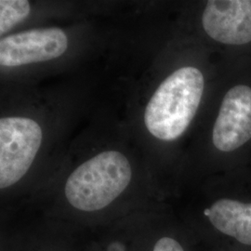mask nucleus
<instances>
[{"instance_id": "nucleus-1", "label": "nucleus", "mask_w": 251, "mask_h": 251, "mask_svg": "<svg viewBox=\"0 0 251 251\" xmlns=\"http://www.w3.org/2000/svg\"><path fill=\"white\" fill-rule=\"evenodd\" d=\"M204 88V75L196 67L186 66L172 73L145 108L144 123L148 131L161 141L177 140L196 116Z\"/></svg>"}, {"instance_id": "nucleus-2", "label": "nucleus", "mask_w": 251, "mask_h": 251, "mask_svg": "<svg viewBox=\"0 0 251 251\" xmlns=\"http://www.w3.org/2000/svg\"><path fill=\"white\" fill-rule=\"evenodd\" d=\"M131 165L122 152H100L69 175L64 195L74 208L96 212L111 205L129 185Z\"/></svg>"}, {"instance_id": "nucleus-3", "label": "nucleus", "mask_w": 251, "mask_h": 251, "mask_svg": "<svg viewBox=\"0 0 251 251\" xmlns=\"http://www.w3.org/2000/svg\"><path fill=\"white\" fill-rule=\"evenodd\" d=\"M42 143V129L35 120L23 117L0 120V188H9L31 168Z\"/></svg>"}, {"instance_id": "nucleus-4", "label": "nucleus", "mask_w": 251, "mask_h": 251, "mask_svg": "<svg viewBox=\"0 0 251 251\" xmlns=\"http://www.w3.org/2000/svg\"><path fill=\"white\" fill-rule=\"evenodd\" d=\"M68 38L62 29L39 28L10 35L0 41V64L17 67L51 61L67 50Z\"/></svg>"}, {"instance_id": "nucleus-5", "label": "nucleus", "mask_w": 251, "mask_h": 251, "mask_svg": "<svg viewBox=\"0 0 251 251\" xmlns=\"http://www.w3.org/2000/svg\"><path fill=\"white\" fill-rule=\"evenodd\" d=\"M251 139V88L234 86L225 94L213 127L212 142L222 152H232Z\"/></svg>"}, {"instance_id": "nucleus-6", "label": "nucleus", "mask_w": 251, "mask_h": 251, "mask_svg": "<svg viewBox=\"0 0 251 251\" xmlns=\"http://www.w3.org/2000/svg\"><path fill=\"white\" fill-rule=\"evenodd\" d=\"M206 34L217 42H251V0H209L202 16Z\"/></svg>"}, {"instance_id": "nucleus-7", "label": "nucleus", "mask_w": 251, "mask_h": 251, "mask_svg": "<svg viewBox=\"0 0 251 251\" xmlns=\"http://www.w3.org/2000/svg\"><path fill=\"white\" fill-rule=\"evenodd\" d=\"M205 215L220 232L251 246V204L223 198L206 209Z\"/></svg>"}, {"instance_id": "nucleus-8", "label": "nucleus", "mask_w": 251, "mask_h": 251, "mask_svg": "<svg viewBox=\"0 0 251 251\" xmlns=\"http://www.w3.org/2000/svg\"><path fill=\"white\" fill-rule=\"evenodd\" d=\"M30 3L26 0L0 1V35L8 33L30 13Z\"/></svg>"}, {"instance_id": "nucleus-9", "label": "nucleus", "mask_w": 251, "mask_h": 251, "mask_svg": "<svg viewBox=\"0 0 251 251\" xmlns=\"http://www.w3.org/2000/svg\"><path fill=\"white\" fill-rule=\"evenodd\" d=\"M152 251H184V250L177 240L164 236L155 242Z\"/></svg>"}]
</instances>
